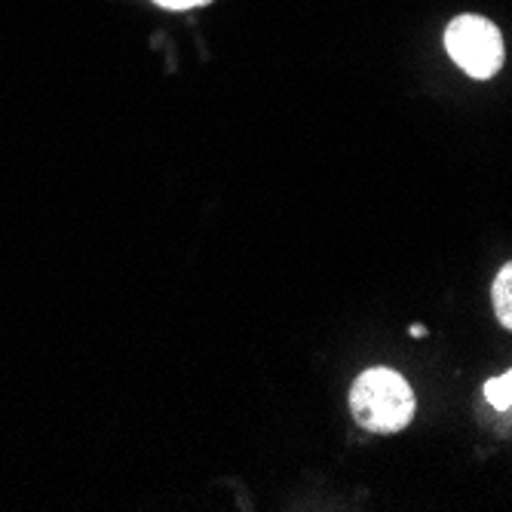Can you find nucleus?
Wrapping results in <instances>:
<instances>
[{
	"mask_svg": "<svg viewBox=\"0 0 512 512\" xmlns=\"http://www.w3.org/2000/svg\"><path fill=\"white\" fill-rule=\"evenodd\" d=\"M411 335H414V338H424L427 329H424V325H411Z\"/></svg>",
	"mask_w": 512,
	"mask_h": 512,
	"instance_id": "423d86ee",
	"label": "nucleus"
},
{
	"mask_svg": "<svg viewBox=\"0 0 512 512\" xmlns=\"http://www.w3.org/2000/svg\"><path fill=\"white\" fill-rule=\"evenodd\" d=\"M494 310H497V319L512 332V261L494 279Z\"/></svg>",
	"mask_w": 512,
	"mask_h": 512,
	"instance_id": "7ed1b4c3",
	"label": "nucleus"
},
{
	"mask_svg": "<svg viewBox=\"0 0 512 512\" xmlns=\"http://www.w3.org/2000/svg\"><path fill=\"white\" fill-rule=\"evenodd\" d=\"M154 4H160L166 10H194V7L209 4V0H154Z\"/></svg>",
	"mask_w": 512,
	"mask_h": 512,
	"instance_id": "39448f33",
	"label": "nucleus"
},
{
	"mask_svg": "<svg viewBox=\"0 0 512 512\" xmlns=\"http://www.w3.org/2000/svg\"><path fill=\"white\" fill-rule=\"evenodd\" d=\"M356 424L371 433H399L414 417V393L393 368L362 371L350 393Z\"/></svg>",
	"mask_w": 512,
	"mask_h": 512,
	"instance_id": "f257e3e1",
	"label": "nucleus"
},
{
	"mask_svg": "<svg viewBox=\"0 0 512 512\" xmlns=\"http://www.w3.org/2000/svg\"><path fill=\"white\" fill-rule=\"evenodd\" d=\"M448 56L476 80H488L503 65V37L482 16H457L445 31Z\"/></svg>",
	"mask_w": 512,
	"mask_h": 512,
	"instance_id": "f03ea898",
	"label": "nucleus"
},
{
	"mask_svg": "<svg viewBox=\"0 0 512 512\" xmlns=\"http://www.w3.org/2000/svg\"><path fill=\"white\" fill-rule=\"evenodd\" d=\"M485 396L494 408H509L512 405V371H506V375L494 378L485 384Z\"/></svg>",
	"mask_w": 512,
	"mask_h": 512,
	"instance_id": "20e7f679",
	"label": "nucleus"
}]
</instances>
